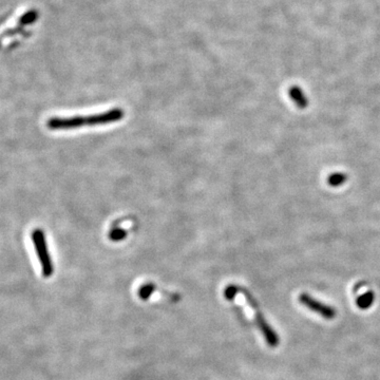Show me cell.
<instances>
[{"instance_id": "6da1fadb", "label": "cell", "mask_w": 380, "mask_h": 380, "mask_svg": "<svg viewBox=\"0 0 380 380\" xmlns=\"http://www.w3.org/2000/svg\"><path fill=\"white\" fill-rule=\"evenodd\" d=\"M125 116V111L120 108L108 110L103 113L91 115H77L70 117H52L47 122V127L51 130H72L85 126H101L119 122Z\"/></svg>"}, {"instance_id": "7a4b0ae2", "label": "cell", "mask_w": 380, "mask_h": 380, "mask_svg": "<svg viewBox=\"0 0 380 380\" xmlns=\"http://www.w3.org/2000/svg\"><path fill=\"white\" fill-rule=\"evenodd\" d=\"M241 293L244 298L246 299L247 303L249 304V306L255 310V320H256V324L257 326L259 327L260 332H261L264 336V339L265 341L267 342V344L270 346V347H276L278 346V344L280 343V339H279L277 333L272 329V327L268 324L267 321H266L265 317L263 316V314L261 313V310H260L259 308V304L257 303L256 299L253 298L248 290H246L242 287H239L238 286V294Z\"/></svg>"}, {"instance_id": "3957f363", "label": "cell", "mask_w": 380, "mask_h": 380, "mask_svg": "<svg viewBox=\"0 0 380 380\" xmlns=\"http://www.w3.org/2000/svg\"><path fill=\"white\" fill-rule=\"evenodd\" d=\"M31 238H32V242H33L35 247L37 258L39 260V263L41 266V274L44 278H49L53 275L54 266H53L52 258H51L49 253L46 234H44L43 230L37 228V229L32 231Z\"/></svg>"}, {"instance_id": "277c9868", "label": "cell", "mask_w": 380, "mask_h": 380, "mask_svg": "<svg viewBox=\"0 0 380 380\" xmlns=\"http://www.w3.org/2000/svg\"><path fill=\"white\" fill-rule=\"evenodd\" d=\"M299 301L304 306H306L308 309L313 310V312L322 316L323 318L325 319H334L336 315H337L335 308H333L332 306L325 305L324 303L314 299V298L310 297L308 294L302 293L299 296Z\"/></svg>"}, {"instance_id": "5b68a950", "label": "cell", "mask_w": 380, "mask_h": 380, "mask_svg": "<svg viewBox=\"0 0 380 380\" xmlns=\"http://www.w3.org/2000/svg\"><path fill=\"white\" fill-rule=\"evenodd\" d=\"M289 96L300 109H304L308 106V99L299 87H291L289 89Z\"/></svg>"}, {"instance_id": "8992f818", "label": "cell", "mask_w": 380, "mask_h": 380, "mask_svg": "<svg viewBox=\"0 0 380 380\" xmlns=\"http://www.w3.org/2000/svg\"><path fill=\"white\" fill-rule=\"evenodd\" d=\"M374 300H375V294H374V291L369 290V291H366V293H364L363 295H360L357 298L356 305L360 309H367L373 305Z\"/></svg>"}, {"instance_id": "52a82bcc", "label": "cell", "mask_w": 380, "mask_h": 380, "mask_svg": "<svg viewBox=\"0 0 380 380\" xmlns=\"http://www.w3.org/2000/svg\"><path fill=\"white\" fill-rule=\"evenodd\" d=\"M347 181V175L343 172H335L327 176V184L332 187H340Z\"/></svg>"}, {"instance_id": "ba28073f", "label": "cell", "mask_w": 380, "mask_h": 380, "mask_svg": "<svg viewBox=\"0 0 380 380\" xmlns=\"http://www.w3.org/2000/svg\"><path fill=\"white\" fill-rule=\"evenodd\" d=\"M155 290V286L152 283H147L144 284L141 286V288L138 289V297L141 298L142 300H147L149 299V297L152 295V293Z\"/></svg>"}, {"instance_id": "9c48e42d", "label": "cell", "mask_w": 380, "mask_h": 380, "mask_svg": "<svg viewBox=\"0 0 380 380\" xmlns=\"http://www.w3.org/2000/svg\"><path fill=\"white\" fill-rule=\"evenodd\" d=\"M127 232L120 227H114L113 229L109 233V239L114 241V242H117V241H122L126 238Z\"/></svg>"}]
</instances>
